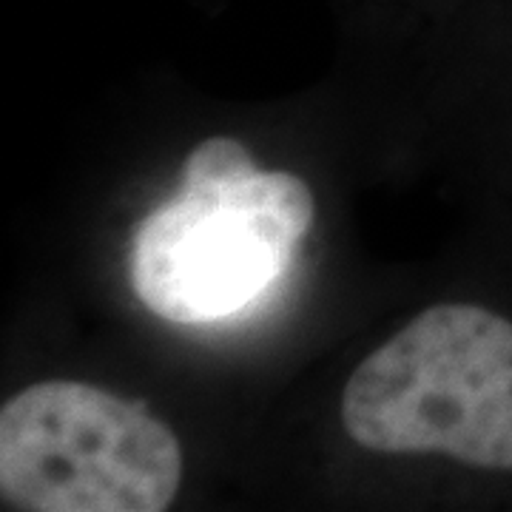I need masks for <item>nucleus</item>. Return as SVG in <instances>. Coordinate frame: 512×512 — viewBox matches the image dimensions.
I'll list each match as a JSON object with an SVG mask.
<instances>
[{"mask_svg":"<svg viewBox=\"0 0 512 512\" xmlns=\"http://www.w3.org/2000/svg\"><path fill=\"white\" fill-rule=\"evenodd\" d=\"M342 421L376 453H444L512 473V322L436 305L350 376Z\"/></svg>","mask_w":512,"mask_h":512,"instance_id":"obj_1","label":"nucleus"},{"mask_svg":"<svg viewBox=\"0 0 512 512\" xmlns=\"http://www.w3.org/2000/svg\"><path fill=\"white\" fill-rule=\"evenodd\" d=\"M180 481V441L146 402L40 382L0 410L3 510L163 512Z\"/></svg>","mask_w":512,"mask_h":512,"instance_id":"obj_2","label":"nucleus"},{"mask_svg":"<svg viewBox=\"0 0 512 512\" xmlns=\"http://www.w3.org/2000/svg\"><path fill=\"white\" fill-rule=\"evenodd\" d=\"M296 242L276 217L180 185L177 197L137 225L128 276L160 319L217 322L251 305L288 268Z\"/></svg>","mask_w":512,"mask_h":512,"instance_id":"obj_3","label":"nucleus"},{"mask_svg":"<svg viewBox=\"0 0 512 512\" xmlns=\"http://www.w3.org/2000/svg\"><path fill=\"white\" fill-rule=\"evenodd\" d=\"M217 197L242 211L276 217L296 237H302L313 222V197L308 185L285 171H254L237 183L220 188Z\"/></svg>","mask_w":512,"mask_h":512,"instance_id":"obj_4","label":"nucleus"},{"mask_svg":"<svg viewBox=\"0 0 512 512\" xmlns=\"http://www.w3.org/2000/svg\"><path fill=\"white\" fill-rule=\"evenodd\" d=\"M254 171L256 165L248 148L239 146L237 140H228V137H211L188 154L183 168V185L217 194L220 188L237 183Z\"/></svg>","mask_w":512,"mask_h":512,"instance_id":"obj_5","label":"nucleus"}]
</instances>
